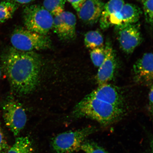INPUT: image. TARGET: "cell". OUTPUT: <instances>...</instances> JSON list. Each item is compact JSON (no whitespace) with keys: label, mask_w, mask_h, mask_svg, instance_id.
Returning a JSON list of instances; mask_svg holds the SVG:
<instances>
[{"label":"cell","mask_w":153,"mask_h":153,"mask_svg":"<svg viewBox=\"0 0 153 153\" xmlns=\"http://www.w3.org/2000/svg\"><path fill=\"white\" fill-rule=\"evenodd\" d=\"M107 54V49L105 46L91 50V58L94 66L99 68L105 60Z\"/></svg>","instance_id":"cell-19"},{"label":"cell","mask_w":153,"mask_h":153,"mask_svg":"<svg viewBox=\"0 0 153 153\" xmlns=\"http://www.w3.org/2000/svg\"><path fill=\"white\" fill-rule=\"evenodd\" d=\"M115 27L120 48L127 54L132 53L143 40L139 25L137 23L121 24Z\"/></svg>","instance_id":"cell-7"},{"label":"cell","mask_w":153,"mask_h":153,"mask_svg":"<svg viewBox=\"0 0 153 153\" xmlns=\"http://www.w3.org/2000/svg\"><path fill=\"white\" fill-rule=\"evenodd\" d=\"M20 5L10 0L0 2V24L11 19Z\"/></svg>","instance_id":"cell-17"},{"label":"cell","mask_w":153,"mask_h":153,"mask_svg":"<svg viewBox=\"0 0 153 153\" xmlns=\"http://www.w3.org/2000/svg\"><path fill=\"white\" fill-rule=\"evenodd\" d=\"M12 47L18 50L34 51L51 48V40L47 35L30 31L25 27L15 28L10 37Z\"/></svg>","instance_id":"cell-3"},{"label":"cell","mask_w":153,"mask_h":153,"mask_svg":"<svg viewBox=\"0 0 153 153\" xmlns=\"http://www.w3.org/2000/svg\"><path fill=\"white\" fill-rule=\"evenodd\" d=\"M139 1H141V2H143V1H145V0H139Z\"/></svg>","instance_id":"cell-27"},{"label":"cell","mask_w":153,"mask_h":153,"mask_svg":"<svg viewBox=\"0 0 153 153\" xmlns=\"http://www.w3.org/2000/svg\"><path fill=\"white\" fill-rule=\"evenodd\" d=\"M9 148V145L0 127V153H7Z\"/></svg>","instance_id":"cell-22"},{"label":"cell","mask_w":153,"mask_h":153,"mask_svg":"<svg viewBox=\"0 0 153 153\" xmlns=\"http://www.w3.org/2000/svg\"><path fill=\"white\" fill-rule=\"evenodd\" d=\"M105 4L101 0H86L77 12L78 16L86 24H94L100 20Z\"/></svg>","instance_id":"cell-13"},{"label":"cell","mask_w":153,"mask_h":153,"mask_svg":"<svg viewBox=\"0 0 153 153\" xmlns=\"http://www.w3.org/2000/svg\"><path fill=\"white\" fill-rule=\"evenodd\" d=\"M76 18L73 13L64 11L53 18V29L62 41L73 40L76 37Z\"/></svg>","instance_id":"cell-8"},{"label":"cell","mask_w":153,"mask_h":153,"mask_svg":"<svg viewBox=\"0 0 153 153\" xmlns=\"http://www.w3.org/2000/svg\"><path fill=\"white\" fill-rule=\"evenodd\" d=\"M85 97L98 99L120 108H123L124 104L123 97L117 88L108 83L99 85Z\"/></svg>","instance_id":"cell-11"},{"label":"cell","mask_w":153,"mask_h":153,"mask_svg":"<svg viewBox=\"0 0 153 153\" xmlns=\"http://www.w3.org/2000/svg\"><path fill=\"white\" fill-rule=\"evenodd\" d=\"M1 71H2V68L1 65H0V79L1 77Z\"/></svg>","instance_id":"cell-26"},{"label":"cell","mask_w":153,"mask_h":153,"mask_svg":"<svg viewBox=\"0 0 153 153\" xmlns=\"http://www.w3.org/2000/svg\"><path fill=\"white\" fill-rule=\"evenodd\" d=\"M153 0H145L142 2L145 20L152 26L153 24Z\"/></svg>","instance_id":"cell-21"},{"label":"cell","mask_w":153,"mask_h":153,"mask_svg":"<svg viewBox=\"0 0 153 153\" xmlns=\"http://www.w3.org/2000/svg\"><path fill=\"white\" fill-rule=\"evenodd\" d=\"M22 15L25 27L30 31L47 35L53 28V16L42 6H26L23 11Z\"/></svg>","instance_id":"cell-4"},{"label":"cell","mask_w":153,"mask_h":153,"mask_svg":"<svg viewBox=\"0 0 153 153\" xmlns=\"http://www.w3.org/2000/svg\"><path fill=\"white\" fill-rule=\"evenodd\" d=\"M10 1L20 5V4H28L33 2L35 0H10Z\"/></svg>","instance_id":"cell-25"},{"label":"cell","mask_w":153,"mask_h":153,"mask_svg":"<svg viewBox=\"0 0 153 153\" xmlns=\"http://www.w3.org/2000/svg\"><path fill=\"white\" fill-rule=\"evenodd\" d=\"M3 117L6 125L15 136H18L26 125L27 116L20 103L10 99L4 104Z\"/></svg>","instance_id":"cell-6"},{"label":"cell","mask_w":153,"mask_h":153,"mask_svg":"<svg viewBox=\"0 0 153 153\" xmlns=\"http://www.w3.org/2000/svg\"><path fill=\"white\" fill-rule=\"evenodd\" d=\"M80 150L85 153H109L94 141L87 139L82 143Z\"/></svg>","instance_id":"cell-20"},{"label":"cell","mask_w":153,"mask_h":153,"mask_svg":"<svg viewBox=\"0 0 153 153\" xmlns=\"http://www.w3.org/2000/svg\"><path fill=\"white\" fill-rule=\"evenodd\" d=\"M142 14L143 11L137 5L131 3L124 4L120 11L121 24L137 23Z\"/></svg>","instance_id":"cell-14"},{"label":"cell","mask_w":153,"mask_h":153,"mask_svg":"<svg viewBox=\"0 0 153 153\" xmlns=\"http://www.w3.org/2000/svg\"><path fill=\"white\" fill-rule=\"evenodd\" d=\"M97 130L94 126H89L60 133L53 138L51 145L57 153H75L80 150L82 143L88 137Z\"/></svg>","instance_id":"cell-5"},{"label":"cell","mask_w":153,"mask_h":153,"mask_svg":"<svg viewBox=\"0 0 153 153\" xmlns=\"http://www.w3.org/2000/svg\"><path fill=\"white\" fill-rule=\"evenodd\" d=\"M153 56L152 53H145L137 61L133 67L134 79L137 83L152 85Z\"/></svg>","instance_id":"cell-9"},{"label":"cell","mask_w":153,"mask_h":153,"mask_svg":"<svg viewBox=\"0 0 153 153\" xmlns=\"http://www.w3.org/2000/svg\"><path fill=\"white\" fill-rule=\"evenodd\" d=\"M65 2V0H44L43 7L55 16L64 12Z\"/></svg>","instance_id":"cell-18"},{"label":"cell","mask_w":153,"mask_h":153,"mask_svg":"<svg viewBox=\"0 0 153 153\" xmlns=\"http://www.w3.org/2000/svg\"><path fill=\"white\" fill-rule=\"evenodd\" d=\"M107 49V54L104 62L99 67L96 76L99 85L108 83L113 78L117 65L116 53L110 42L105 45Z\"/></svg>","instance_id":"cell-12"},{"label":"cell","mask_w":153,"mask_h":153,"mask_svg":"<svg viewBox=\"0 0 153 153\" xmlns=\"http://www.w3.org/2000/svg\"><path fill=\"white\" fill-rule=\"evenodd\" d=\"M1 66L13 90L20 95L34 91L39 83L41 57L34 51H24L9 47L1 55Z\"/></svg>","instance_id":"cell-1"},{"label":"cell","mask_w":153,"mask_h":153,"mask_svg":"<svg viewBox=\"0 0 153 153\" xmlns=\"http://www.w3.org/2000/svg\"><path fill=\"white\" fill-rule=\"evenodd\" d=\"M78 12L86 0H67Z\"/></svg>","instance_id":"cell-23"},{"label":"cell","mask_w":153,"mask_h":153,"mask_svg":"<svg viewBox=\"0 0 153 153\" xmlns=\"http://www.w3.org/2000/svg\"><path fill=\"white\" fill-rule=\"evenodd\" d=\"M153 85L151 87L150 92L149 93V105L150 108L152 109V110L153 107Z\"/></svg>","instance_id":"cell-24"},{"label":"cell","mask_w":153,"mask_h":153,"mask_svg":"<svg viewBox=\"0 0 153 153\" xmlns=\"http://www.w3.org/2000/svg\"><path fill=\"white\" fill-rule=\"evenodd\" d=\"M33 143L28 137H19L7 153H34Z\"/></svg>","instance_id":"cell-15"},{"label":"cell","mask_w":153,"mask_h":153,"mask_svg":"<svg viewBox=\"0 0 153 153\" xmlns=\"http://www.w3.org/2000/svg\"><path fill=\"white\" fill-rule=\"evenodd\" d=\"M123 113L122 108L98 99L85 97L76 105L72 114L76 118H90L106 126L119 119Z\"/></svg>","instance_id":"cell-2"},{"label":"cell","mask_w":153,"mask_h":153,"mask_svg":"<svg viewBox=\"0 0 153 153\" xmlns=\"http://www.w3.org/2000/svg\"><path fill=\"white\" fill-rule=\"evenodd\" d=\"M84 43L85 47L91 50L103 47L104 46V37L98 30H91L85 34Z\"/></svg>","instance_id":"cell-16"},{"label":"cell","mask_w":153,"mask_h":153,"mask_svg":"<svg viewBox=\"0 0 153 153\" xmlns=\"http://www.w3.org/2000/svg\"><path fill=\"white\" fill-rule=\"evenodd\" d=\"M124 4V0H109L105 4L99 20L102 29L106 30L112 26L121 24L120 11Z\"/></svg>","instance_id":"cell-10"}]
</instances>
